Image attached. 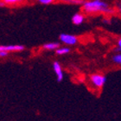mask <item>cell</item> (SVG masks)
<instances>
[{"instance_id": "5bb4252c", "label": "cell", "mask_w": 121, "mask_h": 121, "mask_svg": "<svg viewBox=\"0 0 121 121\" xmlns=\"http://www.w3.org/2000/svg\"><path fill=\"white\" fill-rule=\"evenodd\" d=\"M8 55H9V52H7V51H0V56L1 57H4Z\"/></svg>"}, {"instance_id": "9c48e42d", "label": "cell", "mask_w": 121, "mask_h": 121, "mask_svg": "<svg viewBox=\"0 0 121 121\" xmlns=\"http://www.w3.org/2000/svg\"><path fill=\"white\" fill-rule=\"evenodd\" d=\"M112 61L114 63H116V64H119V65H121V54H117L115 56H112Z\"/></svg>"}, {"instance_id": "3957f363", "label": "cell", "mask_w": 121, "mask_h": 121, "mask_svg": "<svg viewBox=\"0 0 121 121\" xmlns=\"http://www.w3.org/2000/svg\"><path fill=\"white\" fill-rule=\"evenodd\" d=\"M59 40L62 43L68 46H73L78 43V38L75 35H70V34H65V33H61L59 35Z\"/></svg>"}, {"instance_id": "30bf717a", "label": "cell", "mask_w": 121, "mask_h": 121, "mask_svg": "<svg viewBox=\"0 0 121 121\" xmlns=\"http://www.w3.org/2000/svg\"><path fill=\"white\" fill-rule=\"evenodd\" d=\"M66 3H69V4H83V0H62Z\"/></svg>"}, {"instance_id": "8fae6325", "label": "cell", "mask_w": 121, "mask_h": 121, "mask_svg": "<svg viewBox=\"0 0 121 121\" xmlns=\"http://www.w3.org/2000/svg\"><path fill=\"white\" fill-rule=\"evenodd\" d=\"M5 3V4H14L17 3L22 2L23 0H3Z\"/></svg>"}, {"instance_id": "5b68a950", "label": "cell", "mask_w": 121, "mask_h": 121, "mask_svg": "<svg viewBox=\"0 0 121 121\" xmlns=\"http://www.w3.org/2000/svg\"><path fill=\"white\" fill-rule=\"evenodd\" d=\"M53 69L54 72L56 75V80L58 82L62 81L63 80V73L61 70V67H60V63L58 61H54L53 62Z\"/></svg>"}, {"instance_id": "4fadbf2b", "label": "cell", "mask_w": 121, "mask_h": 121, "mask_svg": "<svg viewBox=\"0 0 121 121\" xmlns=\"http://www.w3.org/2000/svg\"><path fill=\"white\" fill-rule=\"evenodd\" d=\"M38 1L42 4H49L51 3H53L54 0H38Z\"/></svg>"}, {"instance_id": "7a4b0ae2", "label": "cell", "mask_w": 121, "mask_h": 121, "mask_svg": "<svg viewBox=\"0 0 121 121\" xmlns=\"http://www.w3.org/2000/svg\"><path fill=\"white\" fill-rule=\"evenodd\" d=\"M90 81L93 86L97 88H101L103 87L106 81V76L101 74V73H94L90 76Z\"/></svg>"}, {"instance_id": "277c9868", "label": "cell", "mask_w": 121, "mask_h": 121, "mask_svg": "<svg viewBox=\"0 0 121 121\" xmlns=\"http://www.w3.org/2000/svg\"><path fill=\"white\" fill-rule=\"evenodd\" d=\"M24 49V46L14 44V45H2L0 46V51H7V52H15L22 51Z\"/></svg>"}, {"instance_id": "8992f818", "label": "cell", "mask_w": 121, "mask_h": 121, "mask_svg": "<svg viewBox=\"0 0 121 121\" xmlns=\"http://www.w3.org/2000/svg\"><path fill=\"white\" fill-rule=\"evenodd\" d=\"M85 20L83 15H81L80 13H75L74 15L72 17V23L75 25H81Z\"/></svg>"}, {"instance_id": "6da1fadb", "label": "cell", "mask_w": 121, "mask_h": 121, "mask_svg": "<svg viewBox=\"0 0 121 121\" xmlns=\"http://www.w3.org/2000/svg\"><path fill=\"white\" fill-rule=\"evenodd\" d=\"M83 10L86 13H106L111 14L113 13V10L109 7V5L102 0H90L84 2Z\"/></svg>"}, {"instance_id": "7c38bea8", "label": "cell", "mask_w": 121, "mask_h": 121, "mask_svg": "<svg viewBox=\"0 0 121 121\" xmlns=\"http://www.w3.org/2000/svg\"><path fill=\"white\" fill-rule=\"evenodd\" d=\"M114 52H117L118 54L121 52V38L118 41V46H117V48H114Z\"/></svg>"}, {"instance_id": "52a82bcc", "label": "cell", "mask_w": 121, "mask_h": 121, "mask_svg": "<svg viewBox=\"0 0 121 121\" xmlns=\"http://www.w3.org/2000/svg\"><path fill=\"white\" fill-rule=\"evenodd\" d=\"M59 47H60V43H45L43 46V48L44 49H47V50H56L59 48Z\"/></svg>"}, {"instance_id": "ba28073f", "label": "cell", "mask_w": 121, "mask_h": 121, "mask_svg": "<svg viewBox=\"0 0 121 121\" xmlns=\"http://www.w3.org/2000/svg\"><path fill=\"white\" fill-rule=\"evenodd\" d=\"M70 52V48H59L58 49L56 50V53L59 56H62V55H67Z\"/></svg>"}, {"instance_id": "2e32d148", "label": "cell", "mask_w": 121, "mask_h": 121, "mask_svg": "<svg viewBox=\"0 0 121 121\" xmlns=\"http://www.w3.org/2000/svg\"><path fill=\"white\" fill-rule=\"evenodd\" d=\"M119 13H120V14H121V7L119 8Z\"/></svg>"}, {"instance_id": "9a60e30c", "label": "cell", "mask_w": 121, "mask_h": 121, "mask_svg": "<svg viewBox=\"0 0 121 121\" xmlns=\"http://www.w3.org/2000/svg\"><path fill=\"white\" fill-rule=\"evenodd\" d=\"M0 5H1V7H3V6H4V5H5V3L3 1V2L0 3Z\"/></svg>"}]
</instances>
